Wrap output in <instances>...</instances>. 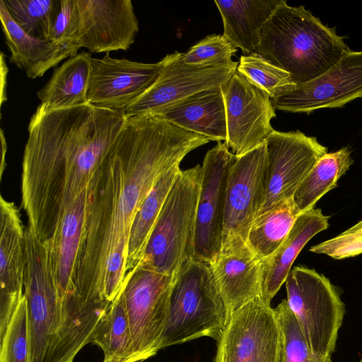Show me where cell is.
I'll use <instances>...</instances> for the list:
<instances>
[{
	"mask_svg": "<svg viewBox=\"0 0 362 362\" xmlns=\"http://www.w3.org/2000/svg\"><path fill=\"white\" fill-rule=\"evenodd\" d=\"M13 21L29 35L49 40L59 0H2Z\"/></svg>",
	"mask_w": 362,
	"mask_h": 362,
	"instance_id": "cell-31",
	"label": "cell"
},
{
	"mask_svg": "<svg viewBox=\"0 0 362 362\" xmlns=\"http://www.w3.org/2000/svg\"><path fill=\"white\" fill-rule=\"evenodd\" d=\"M351 151L344 147L327 153L314 165L297 188L293 202L298 214L314 208L317 201L337 186V181L353 164Z\"/></svg>",
	"mask_w": 362,
	"mask_h": 362,
	"instance_id": "cell-26",
	"label": "cell"
},
{
	"mask_svg": "<svg viewBox=\"0 0 362 362\" xmlns=\"http://www.w3.org/2000/svg\"><path fill=\"white\" fill-rule=\"evenodd\" d=\"M235 158L226 144L221 141L204 157L197 213L194 260L211 264L221 253L227 181Z\"/></svg>",
	"mask_w": 362,
	"mask_h": 362,
	"instance_id": "cell-13",
	"label": "cell"
},
{
	"mask_svg": "<svg viewBox=\"0 0 362 362\" xmlns=\"http://www.w3.org/2000/svg\"><path fill=\"white\" fill-rule=\"evenodd\" d=\"M4 55L3 52H1V105L6 100V76L8 72V67L4 61Z\"/></svg>",
	"mask_w": 362,
	"mask_h": 362,
	"instance_id": "cell-36",
	"label": "cell"
},
{
	"mask_svg": "<svg viewBox=\"0 0 362 362\" xmlns=\"http://www.w3.org/2000/svg\"><path fill=\"white\" fill-rule=\"evenodd\" d=\"M182 53L166 55L156 81L122 114L124 117L156 116L164 110L205 90L222 86L237 71L238 62L210 66L185 64Z\"/></svg>",
	"mask_w": 362,
	"mask_h": 362,
	"instance_id": "cell-12",
	"label": "cell"
},
{
	"mask_svg": "<svg viewBox=\"0 0 362 362\" xmlns=\"http://www.w3.org/2000/svg\"><path fill=\"white\" fill-rule=\"evenodd\" d=\"M260 261L249 247L220 254L210 264L228 317L260 296Z\"/></svg>",
	"mask_w": 362,
	"mask_h": 362,
	"instance_id": "cell-21",
	"label": "cell"
},
{
	"mask_svg": "<svg viewBox=\"0 0 362 362\" xmlns=\"http://www.w3.org/2000/svg\"><path fill=\"white\" fill-rule=\"evenodd\" d=\"M267 186L260 215L293 200L300 182L327 148L301 132L274 130L267 139Z\"/></svg>",
	"mask_w": 362,
	"mask_h": 362,
	"instance_id": "cell-11",
	"label": "cell"
},
{
	"mask_svg": "<svg viewBox=\"0 0 362 362\" xmlns=\"http://www.w3.org/2000/svg\"><path fill=\"white\" fill-rule=\"evenodd\" d=\"M227 126L225 143L240 156L265 143L274 131L276 117L267 93L250 83L237 71L222 86Z\"/></svg>",
	"mask_w": 362,
	"mask_h": 362,
	"instance_id": "cell-14",
	"label": "cell"
},
{
	"mask_svg": "<svg viewBox=\"0 0 362 362\" xmlns=\"http://www.w3.org/2000/svg\"><path fill=\"white\" fill-rule=\"evenodd\" d=\"M283 1H214L223 21V35L245 55L255 52L264 25Z\"/></svg>",
	"mask_w": 362,
	"mask_h": 362,
	"instance_id": "cell-23",
	"label": "cell"
},
{
	"mask_svg": "<svg viewBox=\"0 0 362 362\" xmlns=\"http://www.w3.org/2000/svg\"><path fill=\"white\" fill-rule=\"evenodd\" d=\"M279 348L274 309L257 296L230 315L214 362H279Z\"/></svg>",
	"mask_w": 362,
	"mask_h": 362,
	"instance_id": "cell-10",
	"label": "cell"
},
{
	"mask_svg": "<svg viewBox=\"0 0 362 362\" xmlns=\"http://www.w3.org/2000/svg\"><path fill=\"white\" fill-rule=\"evenodd\" d=\"M180 170L179 165L163 173L137 211L129 238L125 268L127 275L142 260L155 223Z\"/></svg>",
	"mask_w": 362,
	"mask_h": 362,
	"instance_id": "cell-25",
	"label": "cell"
},
{
	"mask_svg": "<svg viewBox=\"0 0 362 362\" xmlns=\"http://www.w3.org/2000/svg\"><path fill=\"white\" fill-rule=\"evenodd\" d=\"M274 311L280 334L279 362H332L331 358L320 356L311 351L286 299Z\"/></svg>",
	"mask_w": 362,
	"mask_h": 362,
	"instance_id": "cell-30",
	"label": "cell"
},
{
	"mask_svg": "<svg viewBox=\"0 0 362 362\" xmlns=\"http://www.w3.org/2000/svg\"><path fill=\"white\" fill-rule=\"evenodd\" d=\"M209 140L158 116L124 117L90 188L76 284L88 304L112 302L126 278L134 218L159 177Z\"/></svg>",
	"mask_w": 362,
	"mask_h": 362,
	"instance_id": "cell-1",
	"label": "cell"
},
{
	"mask_svg": "<svg viewBox=\"0 0 362 362\" xmlns=\"http://www.w3.org/2000/svg\"><path fill=\"white\" fill-rule=\"evenodd\" d=\"M25 228L13 202L0 199V341L24 296Z\"/></svg>",
	"mask_w": 362,
	"mask_h": 362,
	"instance_id": "cell-18",
	"label": "cell"
},
{
	"mask_svg": "<svg viewBox=\"0 0 362 362\" xmlns=\"http://www.w3.org/2000/svg\"><path fill=\"white\" fill-rule=\"evenodd\" d=\"M0 362H30L28 305L25 296L0 341Z\"/></svg>",
	"mask_w": 362,
	"mask_h": 362,
	"instance_id": "cell-32",
	"label": "cell"
},
{
	"mask_svg": "<svg viewBox=\"0 0 362 362\" xmlns=\"http://www.w3.org/2000/svg\"><path fill=\"white\" fill-rule=\"evenodd\" d=\"M92 58L90 52H81L55 68L49 81L37 93L41 105L47 110H59L88 103Z\"/></svg>",
	"mask_w": 362,
	"mask_h": 362,
	"instance_id": "cell-24",
	"label": "cell"
},
{
	"mask_svg": "<svg viewBox=\"0 0 362 362\" xmlns=\"http://www.w3.org/2000/svg\"><path fill=\"white\" fill-rule=\"evenodd\" d=\"M124 121L121 112L89 103L37 106L23 152L21 205L40 240L52 237L71 205L91 187Z\"/></svg>",
	"mask_w": 362,
	"mask_h": 362,
	"instance_id": "cell-2",
	"label": "cell"
},
{
	"mask_svg": "<svg viewBox=\"0 0 362 362\" xmlns=\"http://www.w3.org/2000/svg\"><path fill=\"white\" fill-rule=\"evenodd\" d=\"M228 320L210 264L192 259L174 279L160 349L202 337L217 341Z\"/></svg>",
	"mask_w": 362,
	"mask_h": 362,
	"instance_id": "cell-5",
	"label": "cell"
},
{
	"mask_svg": "<svg viewBox=\"0 0 362 362\" xmlns=\"http://www.w3.org/2000/svg\"><path fill=\"white\" fill-rule=\"evenodd\" d=\"M329 227V216L320 209L299 214L286 238L270 256L260 261V296L266 304L277 293L297 256L315 235Z\"/></svg>",
	"mask_w": 362,
	"mask_h": 362,
	"instance_id": "cell-19",
	"label": "cell"
},
{
	"mask_svg": "<svg viewBox=\"0 0 362 362\" xmlns=\"http://www.w3.org/2000/svg\"><path fill=\"white\" fill-rule=\"evenodd\" d=\"M267 186L266 144L236 156L227 181L222 245L220 254L247 246L251 225L264 200Z\"/></svg>",
	"mask_w": 362,
	"mask_h": 362,
	"instance_id": "cell-8",
	"label": "cell"
},
{
	"mask_svg": "<svg viewBox=\"0 0 362 362\" xmlns=\"http://www.w3.org/2000/svg\"><path fill=\"white\" fill-rule=\"evenodd\" d=\"M237 71L272 100L291 91L296 83L290 74L256 52L240 57Z\"/></svg>",
	"mask_w": 362,
	"mask_h": 362,
	"instance_id": "cell-29",
	"label": "cell"
},
{
	"mask_svg": "<svg viewBox=\"0 0 362 362\" xmlns=\"http://www.w3.org/2000/svg\"><path fill=\"white\" fill-rule=\"evenodd\" d=\"M238 51L223 35H209L182 53V61L189 66H210L232 62Z\"/></svg>",
	"mask_w": 362,
	"mask_h": 362,
	"instance_id": "cell-33",
	"label": "cell"
},
{
	"mask_svg": "<svg viewBox=\"0 0 362 362\" xmlns=\"http://www.w3.org/2000/svg\"><path fill=\"white\" fill-rule=\"evenodd\" d=\"M359 362H362V356H361V360L359 361Z\"/></svg>",
	"mask_w": 362,
	"mask_h": 362,
	"instance_id": "cell-38",
	"label": "cell"
},
{
	"mask_svg": "<svg viewBox=\"0 0 362 362\" xmlns=\"http://www.w3.org/2000/svg\"><path fill=\"white\" fill-rule=\"evenodd\" d=\"M362 98V50H349L315 79L296 84L289 93L272 99L275 110L309 114L341 107Z\"/></svg>",
	"mask_w": 362,
	"mask_h": 362,
	"instance_id": "cell-15",
	"label": "cell"
},
{
	"mask_svg": "<svg viewBox=\"0 0 362 362\" xmlns=\"http://www.w3.org/2000/svg\"><path fill=\"white\" fill-rule=\"evenodd\" d=\"M286 301L311 351L331 358L345 315L336 287L325 275L296 266L286 280Z\"/></svg>",
	"mask_w": 362,
	"mask_h": 362,
	"instance_id": "cell-6",
	"label": "cell"
},
{
	"mask_svg": "<svg viewBox=\"0 0 362 362\" xmlns=\"http://www.w3.org/2000/svg\"><path fill=\"white\" fill-rule=\"evenodd\" d=\"M165 59L153 64L112 58H92L88 103L122 113L158 79Z\"/></svg>",
	"mask_w": 362,
	"mask_h": 362,
	"instance_id": "cell-16",
	"label": "cell"
},
{
	"mask_svg": "<svg viewBox=\"0 0 362 362\" xmlns=\"http://www.w3.org/2000/svg\"><path fill=\"white\" fill-rule=\"evenodd\" d=\"M202 169L180 170L160 211L140 264L174 279L194 258Z\"/></svg>",
	"mask_w": 362,
	"mask_h": 362,
	"instance_id": "cell-4",
	"label": "cell"
},
{
	"mask_svg": "<svg viewBox=\"0 0 362 362\" xmlns=\"http://www.w3.org/2000/svg\"><path fill=\"white\" fill-rule=\"evenodd\" d=\"M310 252L342 259L362 253V220L337 236L314 245Z\"/></svg>",
	"mask_w": 362,
	"mask_h": 362,
	"instance_id": "cell-35",
	"label": "cell"
},
{
	"mask_svg": "<svg viewBox=\"0 0 362 362\" xmlns=\"http://www.w3.org/2000/svg\"><path fill=\"white\" fill-rule=\"evenodd\" d=\"M80 31L78 47L90 53L127 50L139 32L131 0H76Z\"/></svg>",
	"mask_w": 362,
	"mask_h": 362,
	"instance_id": "cell-17",
	"label": "cell"
},
{
	"mask_svg": "<svg viewBox=\"0 0 362 362\" xmlns=\"http://www.w3.org/2000/svg\"><path fill=\"white\" fill-rule=\"evenodd\" d=\"M80 17L76 0H59L49 40L76 53L80 49Z\"/></svg>",
	"mask_w": 362,
	"mask_h": 362,
	"instance_id": "cell-34",
	"label": "cell"
},
{
	"mask_svg": "<svg viewBox=\"0 0 362 362\" xmlns=\"http://www.w3.org/2000/svg\"><path fill=\"white\" fill-rule=\"evenodd\" d=\"M299 214L293 200L258 215L247 236V246L259 259L272 255L283 243Z\"/></svg>",
	"mask_w": 362,
	"mask_h": 362,
	"instance_id": "cell-28",
	"label": "cell"
},
{
	"mask_svg": "<svg viewBox=\"0 0 362 362\" xmlns=\"http://www.w3.org/2000/svg\"><path fill=\"white\" fill-rule=\"evenodd\" d=\"M90 343L103 351L102 362H129L132 340L122 291L98 324Z\"/></svg>",
	"mask_w": 362,
	"mask_h": 362,
	"instance_id": "cell-27",
	"label": "cell"
},
{
	"mask_svg": "<svg viewBox=\"0 0 362 362\" xmlns=\"http://www.w3.org/2000/svg\"><path fill=\"white\" fill-rule=\"evenodd\" d=\"M345 38L303 6H291L284 0L264 25L255 52L290 74L296 84L303 83L350 50Z\"/></svg>",
	"mask_w": 362,
	"mask_h": 362,
	"instance_id": "cell-3",
	"label": "cell"
},
{
	"mask_svg": "<svg viewBox=\"0 0 362 362\" xmlns=\"http://www.w3.org/2000/svg\"><path fill=\"white\" fill-rule=\"evenodd\" d=\"M173 281L141 266L126 276L121 291L132 340L129 362H143L160 350Z\"/></svg>",
	"mask_w": 362,
	"mask_h": 362,
	"instance_id": "cell-7",
	"label": "cell"
},
{
	"mask_svg": "<svg viewBox=\"0 0 362 362\" xmlns=\"http://www.w3.org/2000/svg\"><path fill=\"white\" fill-rule=\"evenodd\" d=\"M4 130L1 129V150H2V158H1V174L3 173L4 166L5 165V154L6 152L7 145L6 138L4 136Z\"/></svg>",
	"mask_w": 362,
	"mask_h": 362,
	"instance_id": "cell-37",
	"label": "cell"
},
{
	"mask_svg": "<svg viewBox=\"0 0 362 362\" xmlns=\"http://www.w3.org/2000/svg\"><path fill=\"white\" fill-rule=\"evenodd\" d=\"M137 362H142V361H137Z\"/></svg>",
	"mask_w": 362,
	"mask_h": 362,
	"instance_id": "cell-39",
	"label": "cell"
},
{
	"mask_svg": "<svg viewBox=\"0 0 362 362\" xmlns=\"http://www.w3.org/2000/svg\"><path fill=\"white\" fill-rule=\"evenodd\" d=\"M25 237L24 296L28 305L30 362H48L58 328L57 290L43 242L28 225L25 228Z\"/></svg>",
	"mask_w": 362,
	"mask_h": 362,
	"instance_id": "cell-9",
	"label": "cell"
},
{
	"mask_svg": "<svg viewBox=\"0 0 362 362\" xmlns=\"http://www.w3.org/2000/svg\"><path fill=\"white\" fill-rule=\"evenodd\" d=\"M0 20L10 62L31 79L41 77L50 68L78 53L51 40L39 39L25 33L13 21L2 0Z\"/></svg>",
	"mask_w": 362,
	"mask_h": 362,
	"instance_id": "cell-22",
	"label": "cell"
},
{
	"mask_svg": "<svg viewBox=\"0 0 362 362\" xmlns=\"http://www.w3.org/2000/svg\"><path fill=\"white\" fill-rule=\"evenodd\" d=\"M156 116L209 141H226V115L221 86L199 92Z\"/></svg>",
	"mask_w": 362,
	"mask_h": 362,
	"instance_id": "cell-20",
	"label": "cell"
}]
</instances>
